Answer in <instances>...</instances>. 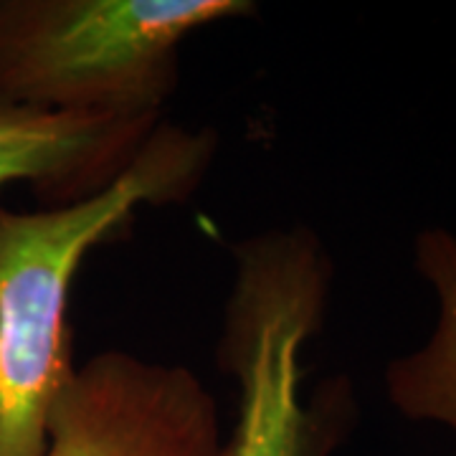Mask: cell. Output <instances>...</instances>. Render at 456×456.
Here are the masks:
<instances>
[{
    "label": "cell",
    "mask_w": 456,
    "mask_h": 456,
    "mask_svg": "<svg viewBox=\"0 0 456 456\" xmlns=\"http://www.w3.org/2000/svg\"><path fill=\"white\" fill-rule=\"evenodd\" d=\"M216 134L163 122L130 167L94 196L41 211L0 206V456H44L71 383L69 299L86 254L137 208L196 193Z\"/></svg>",
    "instance_id": "obj_1"
},
{
    "label": "cell",
    "mask_w": 456,
    "mask_h": 456,
    "mask_svg": "<svg viewBox=\"0 0 456 456\" xmlns=\"http://www.w3.org/2000/svg\"><path fill=\"white\" fill-rule=\"evenodd\" d=\"M221 408L196 370L102 350L77 365L44 456H224Z\"/></svg>",
    "instance_id": "obj_4"
},
{
    "label": "cell",
    "mask_w": 456,
    "mask_h": 456,
    "mask_svg": "<svg viewBox=\"0 0 456 456\" xmlns=\"http://www.w3.org/2000/svg\"><path fill=\"white\" fill-rule=\"evenodd\" d=\"M332 259L307 226L269 228L233 244L218 362L239 391L224 456H330L355 416L347 380L305 398L302 353L322 330Z\"/></svg>",
    "instance_id": "obj_2"
},
{
    "label": "cell",
    "mask_w": 456,
    "mask_h": 456,
    "mask_svg": "<svg viewBox=\"0 0 456 456\" xmlns=\"http://www.w3.org/2000/svg\"><path fill=\"white\" fill-rule=\"evenodd\" d=\"M413 269L436 297L428 340L386 365V395L403 419L439 424L456 439V233L428 226L413 239Z\"/></svg>",
    "instance_id": "obj_6"
},
{
    "label": "cell",
    "mask_w": 456,
    "mask_h": 456,
    "mask_svg": "<svg viewBox=\"0 0 456 456\" xmlns=\"http://www.w3.org/2000/svg\"><path fill=\"white\" fill-rule=\"evenodd\" d=\"M160 125L155 117L0 107V188L31 183L49 206L94 196L130 167Z\"/></svg>",
    "instance_id": "obj_5"
},
{
    "label": "cell",
    "mask_w": 456,
    "mask_h": 456,
    "mask_svg": "<svg viewBox=\"0 0 456 456\" xmlns=\"http://www.w3.org/2000/svg\"><path fill=\"white\" fill-rule=\"evenodd\" d=\"M248 0H0V107L163 119L193 33Z\"/></svg>",
    "instance_id": "obj_3"
}]
</instances>
